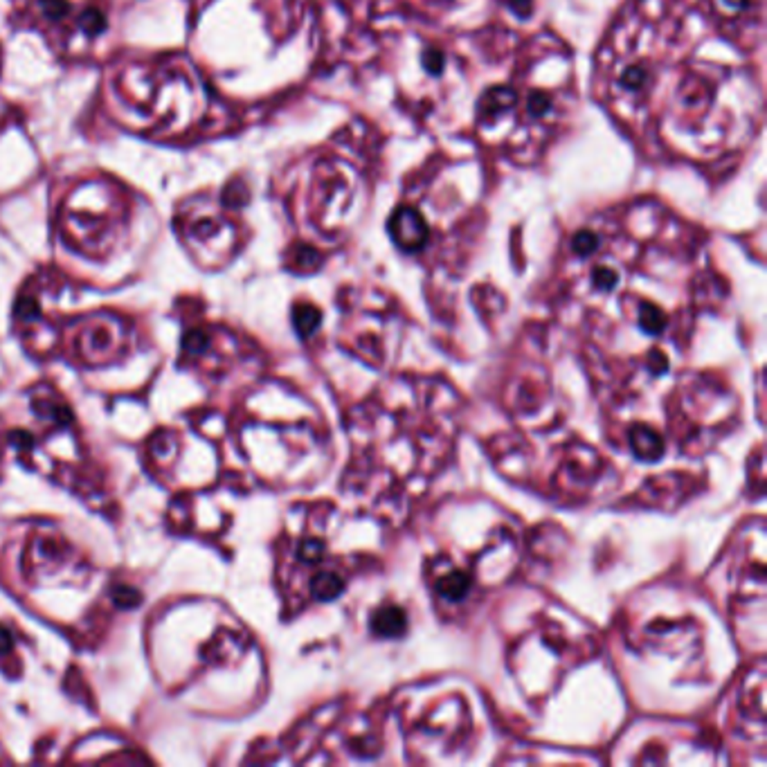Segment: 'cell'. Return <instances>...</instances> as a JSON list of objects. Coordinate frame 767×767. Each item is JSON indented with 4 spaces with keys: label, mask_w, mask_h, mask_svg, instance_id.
I'll list each match as a JSON object with an SVG mask.
<instances>
[{
    "label": "cell",
    "mask_w": 767,
    "mask_h": 767,
    "mask_svg": "<svg viewBox=\"0 0 767 767\" xmlns=\"http://www.w3.org/2000/svg\"><path fill=\"white\" fill-rule=\"evenodd\" d=\"M309 224L320 239L334 241L343 234L361 203L364 176L354 160L334 154L317 160L311 172Z\"/></svg>",
    "instance_id": "6"
},
{
    "label": "cell",
    "mask_w": 767,
    "mask_h": 767,
    "mask_svg": "<svg viewBox=\"0 0 767 767\" xmlns=\"http://www.w3.org/2000/svg\"><path fill=\"white\" fill-rule=\"evenodd\" d=\"M293 315H295L297 331H300V335H304V338H309V335L315 331V326L320 324V311L311 304L295 306Z\"/></svg>",
    "instance_id": "11"
},
{
    "label": "cell",
    "mask_w": 767,
    "mask_h": 767,
    "mask_svg": "<svg viewBox=\"0 0 767 767\" xmlns=\"http://www.w3.org/2000/svg\"><path fill=\"white\" fill-rule=\"evenodd\" d=\"M457 412V394L437 378L401 376L378 387L349 419V497L381 518L407 509L448 463Z\"/></svg>",
    "instance_id": "3"
},
{
    "label": "cell",
    "mask_w": 767,
    "mask_h": 767,
    "mask_svg": "<svg viewBox=\"0 0 767 767\" xmlns=\"http://www.w3.org/2000/svg\"><path fill=\"white\" fill-rule=\"evenodd\" d=\"M704 234L657 198L590 212L570 227L553 259V297L590 334L642 344L639 372H669L662 344L680 347L686 322L716 297Z\"/></svg>",
    "instance_id": "2"
},
{
    "label": "cell",
    "mask_w": 767,
    "mask_h": 767,
    "mask_svg": "<svg viewBox=\"0 0 767 767\" xmlns=\"http://www.w3.org/2000/svg\"><path fill=\"white\" fill-rule=\"evenodd\" d=\"M183 352L187 363H192L205 376L216 378V381H224L225 376H230L234 363L239 364L241 356H244L230 334L205 324L192 326L184 334Z\"/></svg>",
    "instance_id": "8"
},
{
    "label": "cell",
    "mask_w": 767,
    "mask_h": 767,
    "mask_svg": "<svg viewBox=\"0 0 767 767\" xmlns=\"http://www.w3.org/2000/svg\"><path fill=\"white\" fill-rule=\"evenodd\" d=\"M329 502L302 504L288 518L277 541V585L286 617L317 603H329L369 565L361 556H343L331 547Z\"/></svg>",
    "instance_id": "4"
},
{
    "label": "cell",
    "mask_w": 767,
    "mask_h": 767,
    "mask_svg": "<svg viewBox=\"0 0 767 767\" xmlns=\"http://www.w3.org/2000/svg\"><path fill=\"white\" fill-rule=\"evenodd\" d=\"M369 628L381 639H399L407 631V613L399 603H381L369 614Z\"/></svg>",
    "instance_id": "10"
},
{
    "label": "cell",
    "mask_w": 767,
    "mask_h": 767,
    "mask_svg": "<svg viewBox=\"0 0 767 767\" xmlns=\"http://www.w3.org/2000/svg\"><path fill=\"white\" fill-rule=\"evenodd\" d=\"M184 239L203 262L221 264L234 254L239 245V230L234 221L221 212L201 210L184 224Z\"/></svg>",
    "instance_id": "9"
},
{
    "label": "cell",
    "mask_w": 767,
    "mask_h": 767,
    "mask_svg": "<svg viewBox=\"0 0 767 767\" xmlns=\"http://www.w3.org/2000/svg\"><path fill=\"white\" fill-rule=\"evenodd\" d=\"M477 553L439 552L425 565V583L434 610L448 622L468 617L495 585H502L520 561L518 533L511 527L493 529Z\"/></svg>",
    "instance_id": "5"
},
{
    "label": "cell",
    "mask_w": 767,
    "mask_h": 767,
    "mask_svg": "<svg viewBox=\"0 0 767 767\" xmlns=\"http://www.w3.org/2000/svg\"><path fill=\"white\" fill-rule=\"evenodd\" d=\"M718 35L763 39L761 0H628L596 52L594 91L646 154L712 164L759 134L752 55H704Z\"/></svg>",
    "instance_id": "1"
},
{
    "label": "cell",
    "mask_w": 767,
    "mask_h": 767,
    "mask_svg": "<svg viewBox=\"0 0 767 767\" xmlns=\"http://www.w3.org/2000/svg\"><path fill=\"white\" fill-rule=\"evenodd\" d=\"M129 320L115 314H93L79 317L65 331L64 347L79 367H108L126 358L131 349Z\"/></svg>",
    "instance_id": "7"
}]
</instances>
